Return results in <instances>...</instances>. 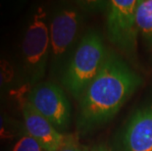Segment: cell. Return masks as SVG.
<instances>
[{"instance_id": "obj_11", "label": "cell", "mask_w": 152, "mask_h": 151, "mask_svg": "<svg viewBox=\"0 0 152 151\" xmlns=\"http://www.w3.org/2000/svg\"><path fill=\"white\" fill-rule=\"evenodd\" d=\"M15 79V67L9 60L0 59V93L11 85Z\"/></svg>"}, {"instance_id": "obj_5", "label": "cell", "mask_w": 152, "mask_h": 151, "mask_svg": "<svg viewBox=\"0 0 152 151\" xmlns=\"http://www.w3.org/2000/svg\"><path fill=\"white\" fill-rule=\"evenodd\" d=\"M28 101L58 131L66 130L69 126L71 105L59 85L53 82L37 83L28 93Z\"/></svg>"}, {"instance_id": "obj_15", "label": "cell", "mask_w": 152, "mask_h": 151, "mask_svg": "<svg viewBox=\"0 0 152 151\" xmlns=\"http://www.w3.org/2000/svg\"><path fill=\"white\" fill-rule=\"evenodd\" d=\"M2 99H3V93H0V104L2 102Z\"/></svg>"}, {"instance_id": "obj_8", "label": "cell", "mask_w": 152, "mask_h": 151, "mask_svg": "<svg viewBox=\"0 0 152 151\" xmlns=\"http://www.w3.org/2000/svg\"><path fill=\"white\" fill-rule=\"evenodd\" d=\"M24 126L30 136L34 139L46 151H57L62 145L65 134L58 131L49 121L39 114L28 99L22 107Z\"/></svg>"}, {"instance_id": "obj_9", "label": "cell", "mask_w": 152, "mask_h": 151, "mask_svg": "<svg viewBox=\"0 0 152 151\" xmlns=\"http://www.w3.org/2000/svg\"><path fill=\"white\" fill-rule=\"evenodd\" d=\"M135 20L138 34L152 49V0H138Z\"/></svg>"}, {"instance_id": "obj_4", "label": "cell", "mask_w": 152, "mask_h": 151, "mask_svg": "<svg viewBox=\"0 0 152 151\" xmlns=\"http://www.w3.org/2000/svg\"><path fill=\"white\" fill-rule=\"evenodd\" d=\"M108 3L106 27L109 40L128 57L134 58L140 34L135 20L138 0H112Z\"/></svg>"}, {"instance_id": "obj_2", "label": "cell", "mask_w": 152, "mask_h": 151, "mask_svg": "<svg viewBox=\"0 0 152 151\" xmlns=\"http://www.w3.org/2000/svg\"><path fill=\"white\" fill-rule=\"evenodd\" d=\"M108 52L101 37L93 31L80 41L67 64L62 82L75 98L80 99L104 64Z\"/></svg>"}, {"instance_id": "obj_1", "label": "cell", "mask_w": 152, "mask_h": 151, "mask_svg": "<svg viewBox=\"0 0 152 151\" xmlns=\"http://www.w3.org/2000/svg\"><path fill=\"white\" fill-rule=\"evenodd\" d=\"M142 80L117 54L108 52L97 76L80 98L77 128L89 133L117 114Z\"/></svg>"}, {"instance_id": "obj_6", "label": "cell", "mask_w": 152, "mask_h": 151, "mask_svg": "<svg viewBox=\"0 0 152 151\" xmlns=\"http://www.w3.org/2000/svg\"><path fill=\"white\" fill-rule=\"evenodd\" d=\"M80 20V13L75 8H64L53 16L49 28L53 60L62 59L69 51L77 37Z\"/></svg>"}, {"instance_id": "obj_3", "label": "cell", "mask_w": 152, "mask_h": 151, "mask_svg": "<svg viewBox=\"0 0 152 151\" xmlns=\"http://www.w3.org/2000/svg\"><path fill=\"white\" fill-rule=\"evenodd\" d=\"M50 34L46 14L37 9L26 31L22 42V60L25 73L31 82H37L44 76L49 56Z\"/></svg>"}, {"instance_id": "obj_10", "label": "cell", "mask_w": 152, "mask_h": 151, "mask_svg": "<svg viewBox=\"0 0 152 151\" xmlns=\"http://www.w3.org/2000/svg\"><path fill=\"white\" fill-rule=\"evenodd\" d=\"M27 133L24 124L0 110V141H9Z\"/></svg>"}, {"instance_id": "obj_12", "label": "cell", "mask_w": 152, "mask_h": 151, "mask_svg": "<svg viewBox=\"0 0 152 151\" xmlns=\"http://www.w3.org/2000/svg\"><path fill=\"white\" fill-rule=\"evenodd\" d=\"M12 151H46L34 139L26 133L20 137L15 145L13 146Z\"/></svg>"}, {"instance_id": "obj_13", "label": "cell", "mask_w": 152, "mask_h": 151, "mask_svg": "<svg viewBox=\"0 0 152 151\" xmlns=\"http://www.w3.org/2000/svg\"><path fill=\"white\" fill-rule=\"evenodd\" d=\"M57 151H86L83 147L80 145L77 141V139L74 134H67L65 139L60 146V148Z\"/></svg>"}, {"instance_id": "obj_7", "label": "cell", "mask_w": 152, "mask_h": 151, "mask_svg": "<svg viewBox=\"0 0 152 151\" xmlns=\"http://www.w3.org/2000/svg\"><path fill=\"white\" fill-rule=\"evenodd\" d=\"M123 151H152V103L135 112L122 136Z\"/></svg>"}, {"instance_id": "obj_14", "label": "cell", "mask_w": 152, "mask_h": 151, "mask_svg": "<svg viewBox=\"0 0 152 151\" xmlns=\"http://www.w3.org/2000/svg\"><path fill=\"white\" fill-rule=\"evenodd\" d=\"M92 151H109V149L105 146H97L95 148H93Z\"/></svg>"}]
</instances>
